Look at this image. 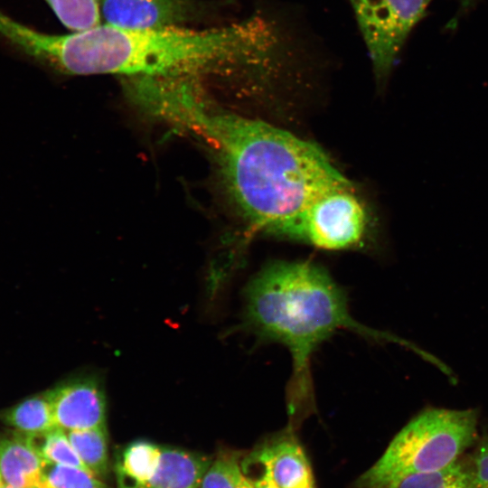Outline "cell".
I'll return each instance as SVG.
<instances>
[{"instance_id":"1","label":"cell","mask_w":488,"mask_h":488,"mask_svg":"<svg viewBox=\"0 0 488 488\" xmlns=\"http://www.w3.org/2000/svg\"><path fill=\"white\" fill-rule=\"evenodd\" d=\"M193 121L213 145L236 208L258 231L277 237L317 196L350 183L317 145L263 120L204 108Z\"/></svg>"},{"instance_id":"2","label":"cell","mask_w":488,"mask_h":488,"mask_svg":"<svg viewBox=\"0 0 488 488\" xmlns=\"http://www.w3.org/2000/svg\"><path fill=\"white\" fill-rule=\"evenodd\" d=\"M0 34L28 57L63 74L138 78L190 72L198 66L248 58L258 55L267 44V35L256 21L203 31L142 30L100 23L66 34H51L9 18Z\"/></svg>"},{"instance_id":"3","label":"cell","mask_w":488,"mask_h":488,"mask_svg":"<svg viewBox=\"0 0 488 488\" xmlns=\"http://www.w3.org/2000/svg\"><path fill=\"white\" fill-rule=\"evenodd\" d=\"M245 299L249 328L262 340L280 343L290 352L293 373L287 405L292 416L314 405L311 356L333 333L350 330L377 341L408 345L355 320L343 290L325 269L312 262L270 264L249 283Z\"/></svg>"},{"instance_id":"4","label":"cell","mask_w":488,"mask_h":488,"mask_svg":"<svg viewBox=\"0 0 488 488\" xmlns=\"http://www.w3.org/2000/svg\"><path fill=\"white\" fill-rule=\"evenodd\" d=\"M474 409L429 408L411 419L380 458L358 480L359 488H388L401 479L457 461L476 437Z\"/></svg>"},{"instance_id":"5","label":"cell","mask_w":488,"mask_h":488,"mask_svg":"<svg viewBox=\"0 0 488 488\" xmlns=\"http://www.w3.org/2000/svg\"><path fill=\"white\" fill-rule=\"evenodd\" d=\"M367 221L364 204L350 183L317 196L277 237L328 250L346 249L361 241Z\"/></svg>"},{"instance_id":"6","label":"cell","mask_w":488,"mask_h":488,"mask_svg":"<svg viewBox=\"0 0 488 488\" xmlns=\"http://www.w3.org/2000/svg\"><path fill=\"white\" fill-rule=\"evenodd\" d=\"M378 85L388 80L408 33L431 0H350Z\"/></svg>"},{"instance_id":"7","label":"cell","mask_w":488,"mask_h":488,"mask_svg":"<svg viewBox=\"0 0 488 488\" xmlns=\"http://www.w3.org/2000/svg\"><path fill=\"white\" fill-rule=\"evenodd\" d=\"M106 23L131 29L180 27L199 17L193 0H98Z\"/></svg>"},{"instance_id":"8","label":"cell","mask_w":488,"mask_h":488,"mask_svg":"<svg viewBox=\"0 0 488 488\" xmlns=\"http://www.w3.org/2000/svg\"><path fill=\"white\" fill-rule=\"evenodd\" d=\"M262 466L260 476L270 488H314L305 453L291 432L266 441L248 457Z\"/></svg>"},{"instance_id":"9","label":"cell","mask_w":488,"mask_h":488,"mask_svg":"<svg viewBox=\"0 0 488 488\" xmlns=\"http://www.w3.org/2000/svg\"><path fill=\"white\" fill-rule=\"evenodd\" d=\"M46 394L58 427L70 431L105 427V395L94 379H77Z\"/></svg>"},{"instance_id":"10","label":"cell","mask_w":488,"mask_h":488,"mask_svg":"<svg viewBox=\"0 0 488 488\" xmlns=\"http://www.w3.org/2000/svg\"><path fill=\"white\" fill-rule=\"evenodd\" d=\"M43 462L33 436L15 431L0 437V475L7 484L39 488Z\"/></svg>"},{"instance_id":"11","label":"cell","mask_w":488,"mask_h":488,"mask_svg":"<svg viewBox=\"0 0 488 488\" xmlns=\"http://www.w3.org/2000/svg\"><path fill=\"white\" fill-rule=\"evenodd\" d=\"M212 461L186 450L161 447L157 468L146 488H199Z\"/></svg>"},{"instance_id":"12","label":"cell","mask_w":488,"mask_h":488,"mask_svg":"<svg viewBox=\"0 0 488 488\" xmlns=\"http://www.w3.org/2000/svg\"><path fill=\"white\" fill-rule=\"evenodd\" d=\"M161 447L136 441L125 449L117 466L119 488H144L157 468Z\"/></svg>"},{"instance_id":"13","label":"cell","mask_w":488,"mask_h":488,"mask_svg":"<svg viewBox=\"0 0 488 488\" xmlns=\"http://www.w3.org/2000/svg\"><path fill=\"white\" fill-rule=\"evenodd\" d=\"M2 420L30 436H39L58 427L46 393L26 399L5 410Z\"/></svg>"},{"instance_id":"14","label":"cell","mask_w":488,"mask_h":488,"mask_svg":"<svg viewBox=\"0 0 488 488\" xmlns=\"http://www.w3.org/2000/svg\"><path fill=\"white\" fill-rule=\"evenodd\" d=\"M67 436L80 460L93 475L102 476L108 472V455L105 427L70 430Z\"/></svg>"},{"instance_id":"15","label":"cell","mask_w":488,"mask_h":488,"mask_svg":"<svg viewBox=\"0 0 488 488\" xmlns=\"http://www.w3.org/2000/svg\"><path fill=\"white\" fill-rule=\"evenodd\" d=\"M388 488H476L468 465L459 459L441 469L407 476Z\"/></svg>"},{"instance_id":"16","label":"cell","mask_w":488,"mask_h":488,"mask_svg":"<svg viewBox=\"0 0 488 488\" xmlns=\"http://www.w3.org/2000/svg\"><path fill=\"white\" fill-rule=\"evenodd\" d=\"M60 22L71 31H80L101 22L98 0H44Z\"/></svg>"},{"instance_id":"17","label":"cell","mask_w":488,"mask_h":488,"mask_svg":"<svg viewBox=\"0 0 488 488\" xmlns=\"http://www.w3.org/2000/svg\"><path fill=\"white\" fill-rule=\"evenodd\" d=\"M199 488H256L243 472L238 455H221L212 461Z\"/></svg>"},{"instance_id":"18","label":"cell","mask_w":488,"mask_h":488,"mask_svg":"<svg viewBox=\"0 0 488 488\" xmlns=\"http://www.w3.org/2000/svg\"><path fill=\"white\" fill-rule=\"evenodd\" d=\"M39 488H108L91 473L81 468L44 460Z\"/></svg>"},{"instance_id":"19","label":"cell","mask_w":488,"mask_h":488,"mask_svg":"<svg viewBox=\"0 0 488 488\" xmlns=\"http://www.w3.org/2000/svg\"><path fill=\"white\" fill-rule=\"evenodd\" d=\"M40 437L42 439L40 444L36 442L34 437L33 439L43 460L53 464L81 468L89 472L80 460L62 428L56 427L40 436Z\"/></svg>"},{"instance_id":"20","label":"cell","mask_w":488,"mask_h":488,"mask_svg":"<svg viewBox=\"0 0 488 488\" xmlns=\"http://www.w3.org/2000/svg\"><path fill=\"white\" fill-rule=\"evenodd\" d=\"M468 468L476 488H488V437L475 450Z\"/></svg>"},{"instance_id":"21","label":"cell","mask_w":488,"mask_h":488,"mask_svg":"<svg viewBox=\"0 0 488 488\" xmlns=\"http://www.w3.org/2000/svg\"><path fill=\"white\" fill-rule=\"evenodd\" d=\"M251 479L256 488H270L261 476H258V478L256 479Z\"/></svg>"},{"instance_id":"22","label":"cell","mask_w":488,"mask_h":488,"mask_svg":"<svg viewBox=\"0 0 488 488\" xmlns=\"http://www.w3.org/2000/svg\"><path fill=\"white\" fill-rule=\"evenodd\" d=\"M1 488H17V487H14V486H12V485H3Z\"/></svg>"},{"instance_id":"23","label":"cell","mask_w":488,"mask_h":488,"mask_svg":"<svg viewBox=\"0 0 488 488\" xmlns=\"http://www.w3.org/2000/svg\"><path fill=\"white\" fill-rule=\"evenodd\" d=\"M3 486V483H2V477L0 475V488Z\"/></svg>"},{"instance_id":"24","label":"cell","mask_w":488,"mask_h":488,"mask_svg":"<svg viewBox=\"0 0 488 488\" xmlns=\"http://www.w3.org/2000/svg\"><path fill=\"white\" fill-rule=\"evenodd\" d=\"M144 488H146V487H144Z\"/></svg>"}]
</instances>
